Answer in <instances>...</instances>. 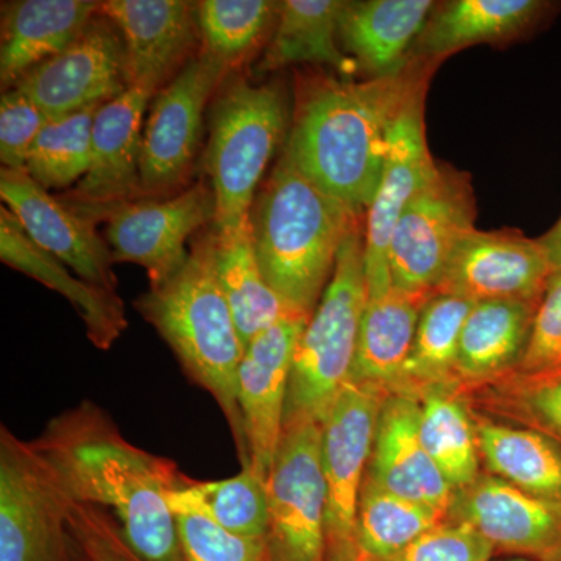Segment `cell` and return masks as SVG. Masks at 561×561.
Wrapping results in <instances>:
<instances>
[{
    "label": "cell",
    "instance_id": "6da1fadb",
    "mask_svg": "<svg viewBox=\"0 0 561 561\" xmlns=\"http://www.w3.org/2000/svg\"><path fill=\"white\" fill-rule=\"evenodd\" d=\"M70 500L113 511L146 561H183L171 496L183 479L172 460L131 445L91 401L50 420L36 440Z\"/></svg>",
    "mask_w": 561,
    "mask_h": 561
},
{
    "label": "cell",
    "instance_id": "7a4b0ae2",
    "mask_svg": "<svg viewBox=\"0 0 561 561\" xmlns=\"http://www.w3.org/2000/svg\"><path fill=\"white\" fill-rule=\"evenodd\" d=\"M435 68L437 62L411 60L381 79L305 80L284 153L362 217L381 180L391 124L421 77Z\"/></svg>",
    "mask_w": 561,
    "mask_h": 561
},
{
    "label": "cell",
    "instance_id": "3957f363",
    "mask_svg": "<svg viewBox=\"0 0 561 561\" xmlns=\"http://www.w3.org/2000/svg\"><path fill=\"white\" fill-rule=\"evenodd\" d=\"M262 275L294 311L312 316L339 251L360 217L327 194L283 153L251 209Z\"/></svg>",
    "mask_w": 561,
    "mask_h": 561
},
{
    "label": "cell",
    "instance_id": "277c9868",
    "mask_svg": "<svg viewBox=\"0 0 561 561\" xmlns=\"http://www.w3.org/2000/svg\"><path fill=\"white\" fill-rule=\"evenodd\" d=\"M136 309L171 346L192 382L216 400L230 426L242 468L250 467L238 398L245 353L214 267L213 236L197 242L172 278L136 301Z\"/></svg>",
    "mask_w": 561,
    "mask_h": 561
},
{
    "label": "cell",
    "instance_id": "5b68a950",
    "mask_svg": "<svg viewBox=\"0 0 561 561\" xmlns=\"http://www.w3.org/2000/svg\"><path fill=\"white\" fill-rule=\"evenodd\" d=\"M368 300L360 221L343 241L334 273L302 331L287 394L284 430L323 424L350 382Z\"/></svg>",
    "mask_w": 561,
    "mask_h": 561
},
{
    "label": "cell",
    "instance_id": "8992f818",
    "mask_svg": "<svg viewBox=\"0 0 561 561\" xmlns=\"http://www.w3.org/2000/svg\"><path fill=\"white\" fill-rule=\"evenodd\" d=\"M287 108L276 84L236 80L220 92L209 114L206 169L216 198L214 231L250 224L254 192L286 131Z\"/></svg>",
    "mask_w": 561,
    "mask_h": 561
},
{
    "label": "cell",
    "instance_id": "52a82bcc",
    "mask_svg": "<svg viewBox=\"0 0 561 561\" xmlns=\"http://www.w3.org/2000/svg\"><path fill=\"white\" fill-rule=\"evenodd\" d=\"M73 502L32 442L0 427V561H72Z\"/></svg>",
    "mask_w": 561,
    "mask_h": 561
},
{
    "label": "cell",
    "instance_id": "ba28073f",
    "mask_svg": "<svg viewBox=\"0 0 561 561\" xmlns=\"http://www.w3.org/2000/svg\"><path fill=\"white\" fill-rule=\"evenodd\" d=\"M470 175L451 165L437 171L402 210L390 242L393 286L434 294L457 243L476 230Z\"/></svg>",
    "mask_w": 561,
    "mask_h": 561
},
{
    "label": "cell",
    "instance_id": "9c48e42d",
    "mask_svg": "<svg viewBox=\"0 0 561 561\" xmlns=\"http://www.w3.org/2000/svg\"><path fill=\"white\" fill-rule=\"evenodd\" d=\"M389 393L348 382L321 424L328 561H357V511L379 412Z\"/></svg>",
    "mask_w": 561,
    "mask_h": 561
},
{
    "label": "cell",
    "instance_id": "30bf717a",
    "mask_svg": "<svg viewBox=\"0 0 561 561\" xmlns=\"http://www.w3.org/2000/svg\"><path fill=\"white\" fill-rule=\"evenodd\" d=\"M267 494L271 561H328L320 424L284 430Z\"/></svg>",
    "mask_w": 561,
    "mask_h": 561
},
{
    "label": "cell",
    "instance_id": "8fae6325",
    "mask_svg": "<svg viewBox=\"0 0 561 561\" xmlns=\"http://www.w3.org/2000/svg\"><path fill=\"white\" fill-rule=\"evenodd\" d=\"M432 72L434 70L421 77L391 124L381 180L365 213L364 264L368 297L393 287L389 253L394 227L405 206L437 171L438 164L427 147L424 122V102Z\"/></svg>",
    "mask_w": 561,
    "mask_h": 561
},
{
    "label": "cell",
    "instance_id": "7c38bea8",
    "mask_svg": "<svg viewBox=\"0 0 561 561\" xmlns=\"http://www.w3.org/2000/svg\"><path fill=\"white\" fill-rule=\"evenodd\" d=\"M79 210L91 219H106L105 234L114 262L142 265L149 273L150 287H157L183 267L190 257L187 239L214 221L216 198L210 187L197 183L165 201Z\"/></svg>",
    "mask_w": 561,
    "mask_h": 561
},
{
    "label": "cell",
    "instance_id": "4fadbf2b",
    "mask_svg": "<svg viewBox=\"0 0 561 561\" xmlns=\"http://www.w3.org/2000/svg\"><path fill=\"white\" fill-rule=\"evenodd\" d=\"M230 69L203 51L157 92L144 127L142 195L164 194L186 179L201 147L206 103Z\"/></svg>",
    "mask_w": 561,
    "mask_h": 561
},
{
    "label": "cell",
    "instance_id": "5bb4252c",
    "mask_svg": "<svg viewBox=\"0 0 561 561\" xmlns=\"http://www.w3.org/2000/svg\"><path fill=\"white\" fill-rule=\"evenodd\" d=\"M14 88L50 119L103 105L130 88L124 39L99 11L65 50L28 70Z\"/></svg>",
    "mask_w": 561,
    "mask_h": 561
},
{
    "label": "cell",
    "instance_id": "9a60e30c",
    "mask_svg": "<svg viewBox=\"0 0 561 561\" xmlns=\"http://www.w3.org/2000/svg\"><path fill=\"white\" fill-rule=\"evenodd\" d=\"M553 275L540 239L522 231L472 230L457 243L434 291L472 302H540Z\"/></svg>",
    "mask_w": 561,
    "mask_h": 561
},
{
    "label": "cell",
    "instance_id": "2e32d148",
    "mask_svg": "<svg viewBox=\"0 0 561 561\" xmlns=\"http://www.w3.org/2000/svg\"><path fill=\"white\" fill-rule=\"evenodd\" d=\"M311 317H290L245 346L238 375L239 409L250 467L268 481L284 434L295 350Z\"/></svg>",
    "mask_w": 561,
    "mask_h": 561
},
{
    "label": "cell",
    "instance_id": "e0dca14e",
    "mask_svg": "<svg viewBox=\"0 0 561 561\" xmlns=\"http://www.w3.org/2000/svg\"><path fill=\"white\" fill-rule=\"evenodd\" d=\"M0 197L39 249L54 254L81 279L116 291L113 253L95 231L94 219L51 197L27 171L2 169Z\"/></svg>",
    "mask_w": 561,
    "mask_h": 561
},
{
    "label": "cell",
    "instance_id": "ac0fdd59",
    "mask_svg": "<svg viewBox=\"0 0 561 561\" xmlns=\"http://www.w3.org/2000/svg\"><path fill=\"white\" fill-rule=\"evenodd\" d=\"M448 519L468 524L501 551L561 556V504L531 496L489 472L456 491Z\"/></svg>",
    "mask_w": 561,
    "mask_h": 561
},
{
    "label": "cell",
    "instance_id": "d6986e66",
    "mask_svg": "<svg viewBox=\"0 0 561 561\" xmlns=\"http://www.w3.org/2000/svg\"><path fill=\"white\" fill-rule=\"evenodd\" d=\"M99 11L124 39L130 87L153 94L186 66L201 33L197 3L184 0H106Z\"/></svg>",
    "mask_w": 561,
    "mask_h": 561
},
{
    "label": "cell",
    "instance_id": "ffe728a7",
    "mask_svg": "<svg viewBox=\"0 0 561 561\" xmlns=\"http://www.w3.org/2000/svg\"><path fill=\"white\" fill-rule=\"evenodd\" d=\"M153 92L130 87L103 103L92 125L90 171L73 191L79 209H105L135 202L140 190L144 111Z\"/></svg>",
    "mask_w": 561,
    "mask_h": 561
},
{
    "label": "cell",
    "instance_id": "44dd1931",
    "mask_svg": "<svg viewBox=\"0 0 561 561\" xmlns=\"http://www.w3.org/2000/svg\"><path fill=\"white\" fill-rule=\"evenodd\" d=\"M420 401L389 394L376 424L368 478L381 489L449 516L456 490L431 459L420 430Z\"/></svg>",
    "mask_w": 561,
    "mask_h": 561
},
{
    "label": "cell",
    "instance_id": "7402d4cb",
    "mask_svg": "<svg viewBox=\"0 0 561 561\" xmlns=\"http://www.w3.org/2000/svg\"><path fill=\"white\" fill-rule=\"evenodd\" d=\"M0 260L49 289L60 291L80 313L88 337L98 348L110 350L127 328L124 302L116 291L72 275L66 268L68 265L39 249L25 234L20 220L7 206L0 208Z\"/></svg>",
    "mask_w": 561,
    "mask_h": 561
},
{
    "label": "cell",
    "instance_id": "603a6c76",
    "mask_svg": "<svg viewBox=\"0 0 561 561\" xmlns=\"http://www.w3.org/2000/svg\"><path fill=\"white\" fill-rule=\"evenodd\" d=\"M434 9L431 0L346 2L339 38L368 79L394 76L411 62L413 44Z\"/></svg>",
    "mask_w": 561,
    "mask_h": 561
},
{
    "label": "cell",
    "instance_id": "cb8c5ba5",
    "mask_svg": "<svg viewBox=\"0 0 561 561\" xmlns=\"http://www.w3.org/2000/svg\"><path fill=\"white\" fill-rule=\"evenodd\" d=\"M538 302L479 301L461 330L456 394L481 389L516 371L527 345Z\"/></svg>",
    "mask_w": 561,
    "mask_h": 561
},
{
    "label": "cell",
    "instance_id": "d4e9b609",
    "mask_svg": "<svg viewBox=\"0 0 561 561\" xmlns=\"http://www.w3.org/2000/svg\"><path fill=\"white\" fill-rule=\"evenodd\" d=\"M540 0H454L432 11L411 60L440 62L476 44L508 43L540 21Z\"/></svg>",
    "mask_w": 561,
    "mask_h": 561
},
{
    "label": "cell",
    "instance_id": "484cf974",
    "mask_svg": "<svg viewBox=\"0 0 561 561\" xmlns=\"http://www.w3.org/2000/svg\"><path fill=\"white\" fill-rule=\"evenodd\" d=\"M101 2L91 0H22L3 16L0 80L14 88L22 76L60 54L88 22Z\"/></svg>",
    "mask_w": 561,
    "mask_h": 561
},
{
    "label": "cell",
    "instance_id": "4316f807",
    "mask_svg": "<svg viewBox=\"0 0 561 561\" xmlns=\"http://www.w3.org/2000/svg\"><path fill=\"white\" fill-rule=\"evenodd\" d=\"M432 294L391 287L368 297L350 382L391 393L411 353L421 311Z\"/></svg>",
    "mask_w": 561,
    "mask_h": 561
},
{
    "label": "cell",
    "instance_id": "83f0119b",
    "mask_svg": "<svg viewBox=\"0 0 561 561\" xmlns=\"http://www.w3.org/2000/svg\"><path fill=\"white\" fill-rule=\"evenodd\" d=\"M470 413L489 474L531 496L561 504V446L529 427Z\"/></svg>",
    "mask_w": 561,
    "mask_h": 561
},
{
    "label": "cell",
    "instance_id": "f1b7e54d",
    "mask_svg": "<svg viewBox=\"0 0 561 561\" xmlns=\"http://www.w3.org/2000/svg\"><path fill=\"white\" fill-rule=\"evenodd\" d=\"M214 267L243 345L279 321L300 317L268 286L254 253L251 220L231 232L213 234ZM309 317V316H305Z\"/></svg>",
    "mask_w": 561,
    "mask_h": 561
},
{
    "label": "cell",
    "instance_id": "f546056e",
    "mask_svg": "<svg viewBox=\"0 0 561 561\" xmlns=\"http://www.w3.org/2000/svg\"><path fill=\"white\" fill-rule=\"evenodd\" d=\"M476 302L432 294L421 311L411 353L390 394L420 401L432 391L456 394V365L461 330Z\"/></svg>",
    "mask_w": 561,
    "mask_h": 561
},
{
    "label": "cell",
    "instance_id": "4dcf8cb0",
    "mask_svg": "<svg viewBox=\"0 0 561 561\" xmlns=\"http://www.w3.org/2000/svg\"><path fill=\"white\" fill-rule=\"evenodd\" d=\"M346 2L342 0H284L279 2L275 31L257 66L271 72L290 65H327L350 79L356 62L343 54L339 27Z\"/></svg>",
    "mask_w": 561,
    "mask_h": 561
},
{
    "label": "cell",
    "instance_id": "1f68e13d",
    "mask_svg": "<svg viewBox=\"0 0 561 561\" xmlns=\"http://www.w3.org/2000/svg\"><path fill=\"white\" fill-rule=\"evenodd\" d=\"M171 507L202 513L241 537L267 538V481L251 467L221 481H195L184 474L172 493Z\"/></svg>",
    "mask_w": 561,
    "mask_h": 561
},
{
    "label": "cell",
    "instance_id": "d6a6232c",
    "mask_svg": "<svg viewBox=\"0 0 561 561\" xmlns=\"http://www.w3.org/2000/svg\"><path fill=\"white\" fill-rule=\"evenodd\" d=\"M421 442L454 490L478 481L481 453L467 404L449 391H432L420 400Z\"/></svg>",
    "mask_w": 561,
    "mask_h": 561
},
{
    "label": "cell",
    "instance_id": "836d02e7",
    "mask_svg": "<svg viewBox=\"0 0 561 561\" xmlns=\"http://www.w3.org/2000/svg\"><path fill=\"white\" fill-rule=\"evenodd\" d=\"M448 516L404 500L365 478L357 511V561L389 559Z\"/></svg>",
    "mask_w": 561,
    "mask_h": 561
},
{
    "label": "cell",
    "instance_id": "e575fe53",
    "mask_svg": "<svg viewBox=\"0 0 561 561\" xmlns=\"http://www.w3.org/2000/svg\"><path fill=\"white\" fill-rule=\"evenodd\" d=\"M459 397L472 398L478 413L529 427L561 446V371L546 375L511 373Z\"/></svg>",
    "mask_w": 561,
    "mask_h": 561
},
{
    "label": "cell",
    "instance_id": "d590c367",
    "mask_svg": "<svg viewBox=\"0 0 561 561\" xmlns=\"http://www.w3.org/2000/svg\"><path fill=\"white\" fill-rule=\"evenodd\" d=\"M99 106L66 116L51 117L44 125L28 154L27 172L46 190H61L81 181L91 164L92 125Z\"/></svg>",
    "mask_w": 561,
    "mask_h": 561
},
{
    "label": "cell",
    "instance_id": "8d00e7d4",
    "mask_svg": "<svg viewBox=\"0 0 561 561\" xmlns=\"http://www.w3.org/2000/svg\"><path fill=\"white\" fill-rule=\"evenodd\" d=\"M279 2L203 0L197 3L198 32L205 54L231 66L264 39L278 16Z\"/></svg>",
    "mask_w": 561,
    "mask_h": 561
},
{
    "label": "cell",
    "instance_id": "74e56055",
    "mask_svg": "<svg viewBox=\"0 0 561 561\" xmlns=\"http://www.w3.org/2000/svg\"><path fill=\"white\" fill-rule=\"evenodd\" d=\"M183 561H271L267 538H245L217 526L202 513L175 511Z\"/></svg>",
    "mask_w": 561,
    "mask_h": 561
},
{
    "label": "cell",
    "instance_id": "f35d334b",
    "mask_svg": "<svg viewBox=\"0 0 561 561\" xmlns=\"http://www.w3.org/2000/svg\"><path fill=\"white\" fill-rule=\"evenodd\" d=\"M50 117L24 92L11 88L0 101V160L3 169L27 171L28 154Z\"/></svg>",
    "mask_w": 561,
    "mask_h": 561
},
{
    "label": "cell",
    "instance_id": "ab89813d",
    "mask_svg": "<svg viewBox=\"0 0 561 561\" xmlns=\"http://www.w3.org/2000/svg\"><path fill=\"white\" fill-rule=\"evenodd\" d=\"M494 548L468 524L446 519L381 561H491Z\"/></svg>",
    "mask_w": 561,
    "mask_h": 561
},
{
    "label": "cell",
    "instance_id": "60d3db41",
    "mask_svg": "<svg viewBox=\"0 0 561 561\" xmlns=\"http://www.w3.org/2000/svg\"><path fill=\"white\" fill-rule=\"evenodd\" d=\"M556 371H561V273L552 276L538 302L529 345L513 373L546 375Z\"/></svg>",
    "mask_w": 561,
    "mask_h": 561
},
{
    "label": "cell",
    "instance_id": "b9f144b4",
    "mask_svg": "<svg viewBox=\"0 0 561 561\" xmlns=\"http://www.w3.org/2000/svg\"><path fill=\"white\" fill-rule=\"evenodd\" d=\"M69 524L88 561H146L133 551L121 524L106 508L73 504Z\"/></svg>",
    "mask_w": 561,
    "mask_h": 561
},
{
    "label": "cell",
    "instance_id": "7bdbcfd3",
    "mask_svg": "<svg viewBox=\"0 0 561 561\" xmlns=\"http://www.w3.org/2000/svg\"><path fill=\"white\" fill-rule=\"evenodd\" d=\"M546 253H548L549 261H551L553 273H561V217L560 220L553 225L551 231L546 232L540 238Z\"/></svg>",
    "mask_w": 561,
    "mask_h": 561
},
{
    "label": "cell",
    "instance_id": "ee69618b",
    "mask_svg": "<svg viewBox=\"0 0 561 561\" xmlns=\"http://www.w3.org/2000/svg\"><path fill=\"white\" fill-rule=\"evenodd\" d=\"M496 561H531L529 559H526V557H515V559H502Z\"/></svg>",
    "mask_w": 561,
    "mask_h": 561
},
{
    "label": "cell",
    "instance_id": "f6af8a7d",
    "mask_svg": "<svg viewBox=\"0 0 561 561\" xmlns=\"http://www.w3.org/2000/svg\"><path fill=\"white\" fill-rule=\"evenodd\" d=\"M88 561V560H87Z\"/></svg>",
    "mask_w": 561,
    "mask_h": 561
}]
</instances>
